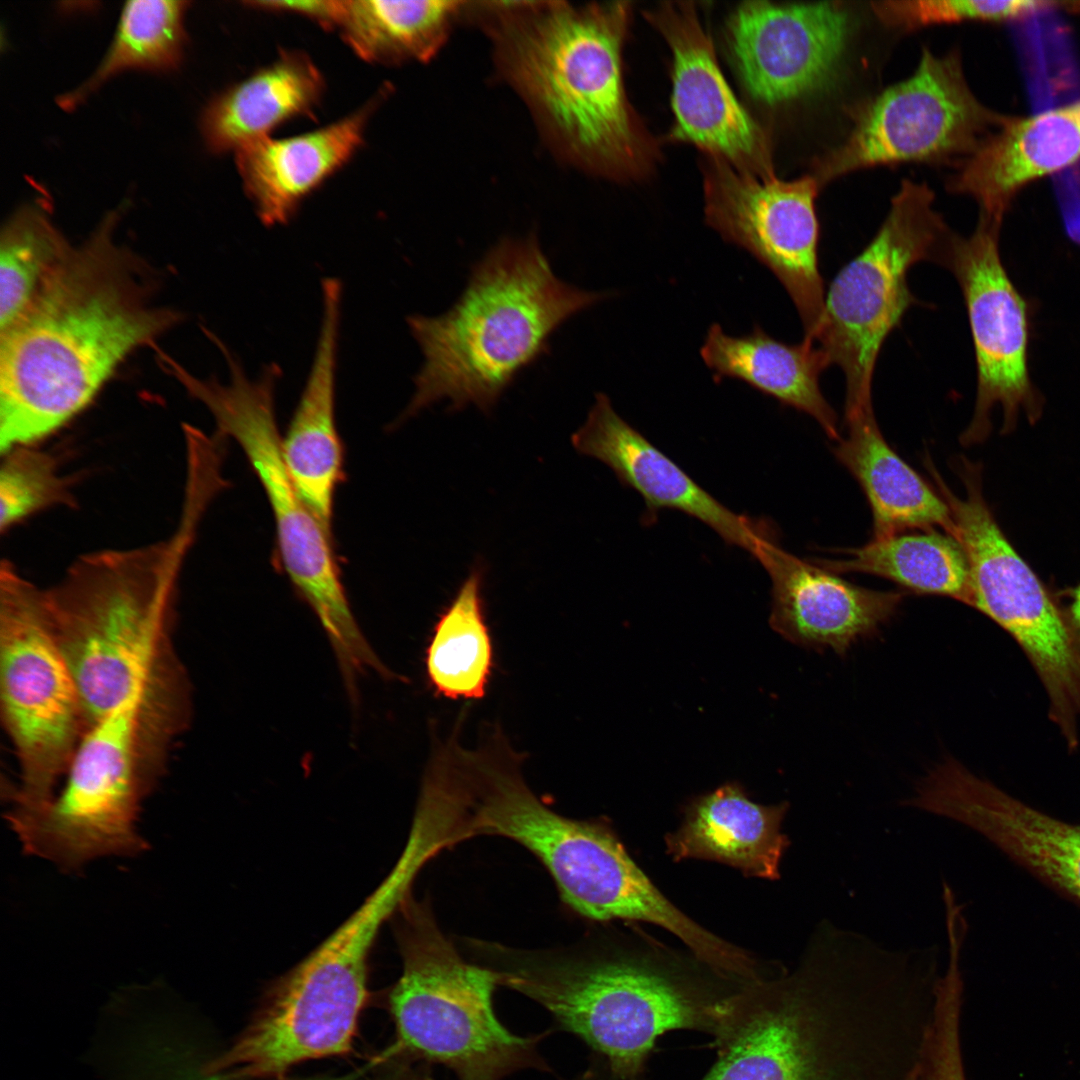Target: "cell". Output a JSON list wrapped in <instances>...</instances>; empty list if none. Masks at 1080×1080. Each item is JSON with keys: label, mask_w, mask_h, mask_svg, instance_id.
Returning a JSON list of instances; mask_svg holds the SVG:
<instances>
[{"label": "cell", "mask_w": 1080, "mask_h": 1080, "mask_svg": "<svg viewBox=\"0 0 1080 1080\" xmlns=\"http://www.w3.org/2000/svg\"><path fill=\"white\" fill-rule=\"evenodd\" d=\"M486 564L477 560L434 625L425 671L436 696L479 700L486 695L494 653L482 588Z\"/></svg>", "instance_id": "cell-31"}, {"label": "cell", "mask_w": 1080, "mask_h": 1080, "mask_svg": "<svg viewBox=\"0 0 1080 1080\" xmlns=\"http://www.w3.org/2000/svg\"><path fill=\"white\" fill-rule=\"evenodd\" d=\"M909 1080H917V1074L915 1073Z\"/></svg>", "instance_id": "cell-42"}, {"label": "cell", "mask_w": 1080, "mask_h": 1080, "mask_svg": "<svg viewBox=\"0 0 1080 1080\" xmlns=\"http://www.w3.org/2000/svg\"><path fill=\"white\" fill-rule=\"evenodd\" d=\"M163 763L146 699L133 696L87 728L59 792L38 805H13L5 818L26 855L65 873L102 857L136 856L148 849L137 829L141 803Z\"/></svg>", "instance_id": "cell-9"}, {"label": "cell", "mask_w": 1080, "mask_h": 1080, "mask_svg": "<svg viewBox=\"0 0 1080 1080\" xmlns=\"http://www.w3.org/2000/svg\"><path fill=\"white\" fill-rule=\"evenodd\" d=\"M955 467L963 497L949 489L933 463L926 466L968 563L972 607L1015 639L1047 693L1072 689L1080 682V657L1066 620L997 524L984 497L982 466L959 457Z\"/></svg>", "instance_id": "cell-15"}, {"label": "cell", "mask_w": 1080, "mask_h": 1080, "mask_svg": "<svg viewBox=\"0 0 1080 1080\" xmlns=\"http://www.w3.org/2000/svg\"><path fill=\"white\" fill-rule=\"evenodd\" d=\"M0 706L19 764L12 805L50 800L86 731L71 670L53 633L46 589L0 566Z\"/></svg>", "instance_id": "cell-12"}, {"label": "cell", "mask_w": 1080, "mask_h": 1080, "mask_svg": "<svg viewBox=\"0 0 1080 1080\" xmlns=\"http://www.w3.org/2000/svg\"><path fill=\"white\" fill-rule=\"evenodd\" d=\"M851 33L838 2L742 3L727 40L738 74L757 100L778 105L814 94L834 79Z\"/></svg>", "instance_id": "cell-18"}, {"label": "cell", "mask_w": 1080, "mask_h": 1080, "mask_svg": "<svg viewBox=\"0 0 1080 1080\" xmlns=\"http://www.w3.org/2000/svg\"><path fill=\"white\" fill-rule=\"evenodd\" d=\"M845 424L847 435L835 441L832 450L868 500L873 538L935 527L954 537L956 529L948 506L889 446L873 405L845 410Z\"/></svg>", "instance_id": "cell-28"}, {"label": "cell", "mask_w": 1080, "mask_h": 1080, "mask_svg": "<svg viewBox=\"0 0 1080 1080\" xmlns=\"http://www.w3.org/2000/svg\"><path fill=\"white\" fill-rule=\"evenodd\" d=\"M358 1076H359V1073H349L347 1075L332 1076V1077L325 1076V1077H313V1078H305V1079H285L284 1078V1079H280V1080H357ZM179 1080H233V1079H230V1078L225 1077V1076L220 1075V1074H210V1073L205 1072L202 1076H189L187 1078H185L184 1075L182 1074V1076L180 1077Z\"/></svg>", "instance_id": "cell-39"}, {"label": "cell", "mask_w": 1080, "mask_h": 1080, "mask_svg": "<svg viewBox=\"0 0 1080 1080\" xmlns=\"http://www.w3.org/2000/svg\"><path fill=\"white\" fill-rule=\"evenodd\" d=\"M839 554L813 561L832 573L871 574L914 593L947 596L972 607L968 563L961 545L949 534L934 529L899 533L841 549Z\"/></svg>", "instance_id": "cell-30"}, {"label": "cell", "mask_w": 1080, "mask_h": 1080, "mask_svg": "<svg viewBox=\"0 0 1080 1080\" xmlns=\"http://www.w3.org/2000/svg\"><path fill=\"white\" fill-rule=\"evenodd\" d=\"M1001 226L979 215L970 236L954 235L943 266L961 289L975 353L976 399L960 436L964 446L986 440L997 406L1003 412V433L1015 428L1021 413L1034 423L1043 407L1029 371L1030 308L1003 264Z\"/></svg>", "instance_id": "cell-16"}, {"label": "cell", "mask_w": 1080, "mask_h": 1080, "mask_svg": "<svg viewBox=\"0 0 1080 1080\" xmlns=\"http://www.w3.org/2000/svg\"><path fill=\"white\" fill-rule=\"evenodd\" d=\"M500 986L545 1008L617 1074L645 1076L658 1039L673 1031L712 1036L750 984L697 958L614 949L578 954L516 952L492 946Z\"/></svg>", "instance_id": "cell-6"}, {"label": "cell", "mask_w": 1080, "mask_h": 1080, "mask_svg": "<svg viewBox=\"0 0 1080 1080\" xmlns=\"http://www.w3.org/2000/svg\"><path fill=\"white\" fill-rule=\"evenodd\" d=\"M2 458V532L39 510L75 505L70 481L61 474L56 458L49 452L33 445H23L3 453Z\"/></svg>", "instance_id": "cell-35"}, {"label": "cell", "mask_w": 1080, "mask_h": 1080, "mask_svg": "<svg viewBox=\"0 0 1080 1080\" xmlns=\"http://www.w3.org/2000/svg\"><path fill=\"white\" fill-rule=\"evenodd\" d=\"M212 499L204 487L187 485L168 537L83 554L46 589L53 633L76 683L86 730L136 695L164 705L189 698L170 627L184 563Z\"/></svg>", "instance_id": "cell-3"}, {"label": "cell", "mask_w": 1080, "mask_h": 1080, "mask_svg": "<svg viewBox=\"0 0 1080 1080\" xmlns=\"http://www.w3.org/2000/svg\"><path fill=\"white\" fill-rule=\"evenodd\" d=\"M872 10L885 24L912 29L964 21L1009 22L1029 18L1059 6L1035 0H903L873 2Z\"/></svg>", "instance_id": "cell-36"}, {"label": "cell", "mask_w": 1080, "mask_h": 1080, "mask_svg": "<svg viewBox=\"0 0 1080 1080\" xmlns=\"http://www.w3.org/2000/svg\"><path fill=\"white\" fill-rule=\"evenodd\" d=\"M607 296L557 278L535 233L500 240L473 265L451 309L407 318L424 362L399 422L442 399L451 411L474 404L489 414L515 378L548 352L555 330Z\"/></svg>", "instance_id": "cell-7"}, {"label": "cell", "mask_w": 1080, "mask_h": 1080, "mask_svg": "<svg viewBox=\"0 0 1080 1080\" xmlns=\"http://www.w3.org/2000/svg\"><path fill=\"white\" fill-rule=\"evenodd\" d=\"M1080 160V98L1027 116L1006 115L967 156L953 192L973 198L980 215L1003 221L1031 183Z\"/></svg>", "instance_id": "cell-23"}, {"label": "cell", "mask_w": 1080, "mask_h": 1080, "mask_svg": "<svg viewBox=\"0 0 1080 1080\" xmlns=\"http://www.w3.org/2000/svg\"><path fill=\"white\" fill-rule=\"evenodd\" d=\"M1070 11L1080 13V2H1071Z\"/></svg>", "instance_id": "cell-41"}, {"label": "cell", "mask_w": 1080, "mask_h": 1080, "mask_svg": "<svg viewBox=\"0 0 1080 1080\" xmlns=\"http://www.w3.org/2000/svg\"><path fill=\"white\" fill-rule=\"evenodd\" d=\"M246 4L265 11L299 14L326 29L337 28L343 8V0L248 1Z\"/></svg>", "instance_id": "cell-37"}, {"label": "cell", "mask_w": 1080, "mask_h": 1080, "mask_svg": "<svg viewBox=\"0 0 1080 1080\" xmlns=\"http://www.w3.org/2000/svg\"><path fill=\"white\" fill-rule=\"evenodd\" d=\"M700 354L718 380H741L808 414L831 440L841 438L837 415L819 385L821 373L830 365L814 342L803 339L798 344H788L774 339L759 326L747 335L732 336L719 324H713Z\"/></svg>", "instance_id": "cell-29"}, {"label": "cell", "mask_w": 1080, "mask_h": 1080, "mask_svg": "<svg viewBox=\"0 0 1080 1080\" xmlns=\"http://www.w3.org/2000/svg\"><path fill=\"white\" fill-rule=\"evenodd\" d=\"M474 10L494 40L504 76L569 160L620 180L654 168L657 144L623 81L630 2H491Z\"/></svg>", "instance_id": "cell-5"}, {"label": "cell", "mask_w": 1080, "mask_h": 1080, "mask_svg": "<svg viewBox=\"0 0 1080 1080\" xmlns=\"http://www.w3.org/2000/svg\"><path fill=\"white\" fill-rule=\"evenodd\" d=\"M379 96L319 129L271 136L234 153L243 189L265 226L289 223L303 201L352 159L364 142Z\"/></svg>", "instance_id": "cell-24"}, {"label": "cell", "mask_w": 1080, "mask_h": 1080, "mask_svg": "<svg viewBox=\"0 0 1080 1080\" xmlns=\"http://www.w3.org/2000/svg\"><path fill=\"white\" fill-rule=\"evenodd\" d=\"M187 1L136 0L124 4L106 53L80 86L57 100L65 110L85 101L111 77L126 70L166 72L181 63L186 42Z\"/></svg>", "instance_id": "cell-33"}, {"label": "cell", "mask_w": 1080, "mask_h": 1080, "mask_svg": "<svg viewBox=\"0 0 1080 1080\" xmlns=\"http://www.w3.org/2000/svg\"><path fill=\"white\" fill-rule=\"evenodd\" d=\"M644 15L673 56L674 124L669 138L693 144L739 172L774 177L769 137L729 87L693 4L665 2Z\"/></svg>", "instance_id": "cell-19"}, {"label": "cell", "mask_w": 1080, "mask_h": 1080, "mask_svg": "<svg viewBox=\"0 0 1080 1080\" xmlns=\"http://www.w3.org/2000/svg\"><path fill=\"white\" fill-rule=\"evenodd\" d=\"M904 1037L880 980L829 941L792 972L746 987L699 1080H902Z\"/></svg>", "instance_id": "cell-4"}, {"label": "cell", "mask_w": 1080, "mask_h": 1080, "mask_svg": "<svg viewBox=\"0 0 1080 1080\" xmlns=\"http://www.w3.org/2000/svg\"><path fill=\"white\" fill-rule=\"evenodd\" d=\"M933 202L926 184L903 181L876 235L829 285L813 342L845 376V408L873 404L883 343L918 303L908 286L909 270L922 261L945 263L955 233Z\"/></svg>", "instance_id": "cell-13"}, {"label": "cell", "mask_w": 1080, "mask_h": 1080, "mask_svg": "<svg viewBox=\"0 0 1080 1080\" xmlns=\"http://www.w3.org/2000/svg\"><path fill=\"white\" fill-rule=\"evenodd\" d=\"M1005 117L977 99L957 53L924 49L909 78L854 111L847 138L817 160L813 176L821 185L876 165L968 156Z\"/></svg>", "instance_id": "cell-14"}, {"label": "cell", "mask_w": 1080, "mask_h": 1080, "mask_svg": "<svg viewBox=\"0 0 1080 1080\" xmlns=\"http://www.w3.org/2000/svg\"><path fill=\"white\" fill-rule=\"evenodd\" d=\"M390 1080H435L430 1073L419 1069L404 1068L398 1071Z\"/></svg>", "instance_id": "cell-40"}, {"label": "cell", "mask_w": 1080, "mask_h": 1080, "mask_svg": "<svg viewBox=\"0 0 1080 1080\" xmlns=\"http://www.w3.org/2000/svg\"><path fill=\"white\" fill-rule=\"evenodd\" d=\"M484 736L469 749L453 733L431 752L412 823L428 854L479 835L502 836L531 851L583 917L659 921L667 898L616 835L547 807L526 784L524 755L502 729L488 727Z\"/></svg>", "instance_id": "cell-2"}, {"label": "cell", "mask_w": 1080, "mask_h": 1080, "mask_svg": "<svg viewBox=\"0 0 1080 1080\" xmlns=\"http://www.w3.org/2000/svg\"><path fill=\"white\" fill-rule=\"evenodd\" d=\"M324 91V78L311 57L282 51L271 64L209 101L200 117L201 135L211 152L235 153L271 137L290 120L311 116Z\"/></svg>", "instance_id": "cell-27"}, {"label": "cell", "mask_w": 1080, "mask_h": 1080, "mask_svg": "<svg viewBox=\"0 0 1080 1080\" xmlns=\"http://www.w3.org/2000/svg\"><path fill=\"white\" fill-rule=\"evenodd\" d=\"M342 284L322 280V318L303 392L282 439L283 458L298 494L331 534L336 488L343 478L344 449L335 416Z\"/></svg>", "instance_id": "cell-25"}, {"label": "cell", "mask_w": 1080, "mask_h": 1080, "mask_svg": "<svg viewBox=\"0 0 1080 1080\" xmlns=\"http://www.w3.org/2000/svg\"><path fill=\"white\" fill-rule=\"evenodd\" d=\"M1069 627L1075 648L1080 657V585H1078L1072 595V603L1070 605L1069 621H1066Z\"/></svg>", "instance_id": "cell-38"}, {"label": "cell", "mask_w": 1080, "mask_h": 1080, "mask_svg": "<svg viewBox=\"0 0 1080 1080\" xmlns=\"http://www.w3.org/2000/svg\"><path fill=\"white\" fill-rule=\"evenodd\" d=\"M788 809V802L757 804L741 785L727 783L689 804L679 829L666 836L667 852L675 861L709 859L777 880L790 845L781 831Z\"/></svg>", "instance_id": "cell-26"}, {"label": "cell", "mask_w": 1080, "mask_h": 1080, "mask_svg": "<svg viewBox=\"0 0 1080 1080\" xmlns=\"http://www.w3.org/2000/svg\"><path fill=\"white\" fill-rule=\"evenodd\" d=\"M67 249L40 206L24 205L8 219L0 238L1 331L26 309Z\"/></svg>", "instance_id": "cell-34"}, {"label": "cell", "mask_w": 1080, "mask_h": 1080, "mask_svg": "<svg viewBox=\"0 0 1080 1080\" xmlns=\"http://www.w3.org/2000/svg\"><path fill=\"white\" fill-rule=\"evenodd\" d=\"M771 583L769 624L786 640L839 655L878 633L898 610L904 594L847 582L814 561L787 552L770 537L755 557Z\"/></svg>", "instance_id": "cell-20"}, {"label": "cell", "mask_w": 1080, "mask_h": 1080, "mask_svg": "<svg viewBox=\"0 0 1080 1080\" xmlns=\"http://www.w3.org/2000/svg\"><path fill=\"white\" fill-rule=\"evenodd\" d=\"M108 215L68 248L20 316L1 331L0 451L34 445L78 415L117 366L174 316L148 305Z\"/></svg>", "instance_id": "cell-1"}, {"label": "cell", "mask_w": 1080, "mask_h": 1080, "mask_svg": "<svg viewBox=\"0 0 1080 1080\" xmlns=\"http://www.w3.org/2000/svg\"><path fill=\"white\" fill-rule=\"evenodd\" d=\"M456 1L343 0L337 25L361 59L393 65L430 59L463 10Z\"/></svg>", "instance_id": "cell-32"}, {"label": "cell", "mask_w": 1080, "mask_h": 1080, "mask_svg": "<svg viewBox=\"0 0 1080 1080\" xmlns=\"http://www.w3.org/2000/svg\"><path fill=\"white\" fill-rule=\"evenodd\" d=\"M382 915L361 905L271 988L240 1038L204 1068L233 1080L284 1079L303 1061L352 1049Z\"/></svg>", "instance_id": "cell-11"}, {"label": "cell", "mask_w": 1080, "mask_h": 1080, "mask_svg": "<svg viewBox=\"0 0 1080 1080\" xmlns=\"http://www.w3.org/2000/svg\"><path fill=\"white\" fill-rule=\"evenodd\" d=\"M219 349L228 365L226 384L215 377L199 379L186 369L178 372L177 380L210 412L216 434L232 438L244 452L269 501L283 569L318 617L337 660L358 661L370 645L351 611L331 534L301 499L283 458L275 414L281 369L270 363L252 380L226 345Z\"/></svg>", "instance_id": "cell-10"}, {"label": "cell", "mask_w": 1080, "mask_h": 1080, "mask_svg": "<svg viewBox=\"0 0 1080 1080\" xmlns=\"http://www.w3.org/2000/svg\"><path fill=\"white\" fill-rule=\"evenodd\" d=\"M703 171L706 223L776 276L796 307L803 339L813 342L826 296L818 261L817 179H761L706 155Z\"/></svg>", "instance_id": "cell-17"}, {"label": "cell", "mask_w": 1080, "mask_h": 1080, "mask_svg": "<svg viewBox=\"0 0 1080 1080\" xmlns=\"http://www.w3.org/2000/svg\"><path fill=\"white\" fill-rule=\"evenodd\" d=\"M945 818L984 836L1009 858L1080 904V823L1062 821L963 770L946 785Z\"/></svg>", "instance_id": "cell-22"}, {"label": "cell", "mask_w": 1080, "mask_h": 1080, "mask_svg": "<svg viewBox=\"0 0 1080 1080\" xmlns=\"http://www.w3.org/2000/svg\"><path fill=\"white\" fill-rule=\"evenodd\" d=\"M574 448L610 467L618 480L645 501L649 514L683 512L713 529L727 544L753 557L774 536L770 527L733 512L708 493L614 410L609 397L595 395L585 423L572 434Z\"/></svg>", "instance_id": "cell-21"}, {"label": "cell", "mask_w": 1080, "mask_h": 1080, "mask_svg": "<svg viewBox=\"0 0 1080 1080\" xmlns=\"http://www.w3.org/2000/svg\"><path fill=\"white\" fill-rule=\"evenodd\" d=\"M394 914L403 969L389 1003L398 1049L445 1066L458 1080H504L528 1068L546 1070L538 1052L543 1035H515L494 1012L498 972L466 961L430 907L410 894Z\"/></svg>", "instance_id": "cell-8"}]
</instances>
